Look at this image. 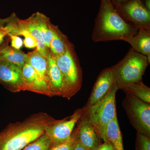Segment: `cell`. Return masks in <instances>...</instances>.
<instances>
[{
    "label": "cell",
    "mask_w": 150,
    "mask_h": 150,
    "mask_svg": "<svg viewBox=\"0 0 150 150\" xmlns=\"http://www.w3.org/2000/svg\"><path fill=\"white\" fill-rule=\"evenodd\" d=\"M56 121L45 114H39L11 125L0 132V150H22L45 134Z\"/></svg>",
    "instance_id": "6da1fadb"
},
{
    "label": "cell",
    "mask_w": 150,
    "mask_h": 150,
    "mask_svg": "<svg viewBox=\"0 0 150 150\" xmlns=\"http://www.w3.org/2000/svg\"><path fill=\"white\" fill-rule=\"evenodd\" d=\"M138 28L123 19L111 0H101L91 38L94 42L123 40L136 34Z\"/></svg>",
    "instance_id": "7a4b0ae2"
},
{
    "label": "cell",
    "mask_w": 150,
    "mask_h": 150,
    "mask_svg": "<svg viewBox=\"0 0 150 150\" xmlns=\"http://www.w3.org/2000/svg\"><path fill=\"white\" fill-rule=\"evenodd\" d=\"M147 57L132 48L118 64L110 67L114 77V83L118 89L121 87L142 80L148 65Z\"/></svg>",
    "instance_id": "3957f363"
},
{
    "label": "cell",
    "mask_w": 150,
    "mask_h": 150,
    "mask_svg": "<svg viewBox=\"0 0 150 150\" xmlns=\"http://www.w3.org/2000/svg\"><path fill=\"white\" fill-rule=\"evenodd\" d=\"M55 58L63 76L67 98L69 99L80 90L82 84V70L74 46L71 43L64 54Z\"/></svg>",
    "instance_id": "277c9868"
},
{
    "label": "cell",
    "mask_w": 150,
    "mask_h": 150,
    "mask_svg": "<svg viewBox=\"0 0 150 150\" xmlns=\"http://www.w3.org/2000/svg\"><path fill=\"white\" fill-rule=\"evenodd\" d=\"M115 84L104 98L99 102L84 109L83 115L103 139L106 126L117 116L115 94L118 90Z\"/></svg>",
    "instance_id": "5b68a950"
},
{
    "label": "cell",
    "mask_w": 150,
    "mask_h": 150,
    "mask_svg": "<svg viewBox=\"0 0 150 150\" xmlns=\"http://www.w3.org/2000/svg\"><path fill=\"white\" fill-rule=\"evenodd\" d=\"M129 122L137 133L150 137V103L126 94L122 103Z\"/></svg>",
    "instance_id": "8992f818"
},
{
    "label": "cell",
    "mask_w": 150,
    "mask_h": 150,
    "mask_svg": "<svg viewBox=\"0 0 150 150\" xmlns=\"http://www.w3.org/2000/svg\"><path fill=\"white\" fill-rule=\"evenodd\" d=\"M112 3L118 13L126 21L131 22L138 29H150V11L146 8L142 0Z\"/></svg>",
    "instance_id": "52a82bcc"
},
{
    "label": "cell",
    "mask_w": 150,
    "mask_h": 150,
    "mask_svg": "<svg viewBox=\"0 0 150 150\" xmlns=\"http://www.w3.org/2000/svg\"><path fill=\"white\" fill-rule=\"evenodd\" d=\"M83 108L75 111L72 115L67 118L57 121L46 129L45 134L48 137L51 145L67 142L71 138V134L76 123L83 115Z\"/></svg>",
    "instance_id": "ba28073f"
},
{
    "label": "cell",
    "mask_w": 150,
    "mask_h": 150,
    "mask_svg": "<svg viewBox=\"0 0 150 150\" xmlns=\"http://www.w3.org/2000/svg\"><path fill=\"white\" fill-rule=\"evenodd\" d=\"M26 54L27 62L34 68L37 77L32 91L52 95L48 81V58L36 49Z\"/></svg>",
    "instance_id": "9c48e42d"
},
{
    "label": "cell",
    "mask_w": 150,
    "mask_h": 150,
    "mask_svg": "<svg viewBox=\"0 0 150 150\" xmlns=\"http://www.w3.org/2000/svg\"><path fill=\"white\" fill-rule=\"evenodd\" d=\"M0 82L14 90H24L22 68L9 62L0 61Z\"/></svg>",
    "instance_id": "30bf717a"
},
{
    "label": "cell",
    "mask_w": 150,
    "mask_h": 150,
    "mask_svg": "<svg viewBox=\"0 0 150 150\" xmlns=\"http://www.w3.org/2000/svg\"><path fill=\"white\" fill-rule=\"evenodd\" d=\"M113 84L114 77L112 70L110 67L105 68L99 74L84 107L87 108L101 100L108 93Z\"/></svg>",
    "instance_id": "8fae6325"
},
{
    "label": "cell",
    "mask_w": 150,
    "mask_h": 150,
    "mask_svg": "<svg viewBox=\"0 0 150 150\" xmlns=\"http://www.w3.org/2000/svg\"><path fill=\"white\" fill-rule=\"evenodd\" d=\"M79 121L75 134L76 140L87 150H96L100 144L99 134L83 115Z\"/></svg>",
    "instance_id": "7c38bea8"
},
{
    "label": "cell",
    "mask_w": 150,
    "mask_h": 150,
    "mask_svg": "<svg viewBox=\"0 0 150 150\" xmlns=\"http://www.w3.org/2000/svg\"><path fill=\"white\" fill-rule=\"evenodd\" d=\"M48 59V81L51 95L67 98V91L62 73L56 64L55 56L51 52Z\"/></svg>",
    "instance_id": "4fadbf2b"
},
{
    "label": "cell",
    "mask_w": 150,
    "mask_h": 150,
    "mask_svg": "<svg viewBox=\"0 0 150 150\" xmlns=\"http://www.w3.org/2000/svg\"><path fill=\"white\" fill-rule=\"evenodd\" d=\"M123 40L129 43L135 51L146 56L150 63V29L140 28L136 34Z\"/></svg>",
    "instance_id": "5bb4252c"
},
{
    "label": "cell",
    "mask_w": 150,
    "mask_h": 150,
    "mask_svg": "<svg viewBox=\"0 0 150 150\" xmlns=\"http://www.w3.org/2000/svg\"><path fill=\"white\" fill-rule=\"evenodd\" d=\"M31 16L42 35L45 45L50 50V43L54 36L56 25L51 23L49 18L39 12L33 14Z\"/></svg>",
    "instance_id": "9a60e30c"
},
{
    "label": "cell",
    "mask_w": 150,
    "mask_h": 150,
    "mask_svg": "<svg viewBox=\"0 0 150 150\" xmlns=\"http://www.w3.org/2000/svg\"><path fill=\"white\" fill-rule=\"evenodd\" d=\"M103 139L111 144L114 150H124L123 139L117 116L106 126Z\"/></svg>",
    "instance_id": "2e32d148"
},
{
    "label": "cell",
    "mask_w": 150,
    "mask_h": 150,
    "mask_svg": "<svg viewBox=\"0 0 150 150\" xmlns=\"http://www.w3.org/2000/svg\"><path fill=\"white\" fill-rule=\"evenodd\" d=\"M0 61L9 62L22 68L27 62V54L6 43L0 48Z\"/></svg>",
    "instance_id": "e0dca14e"
},
{
    "label": "cell",
    "mask_w": 150,
    "mask_h": 150,
    "mask_svg": "<svg viewBox=\"0 0 150 150\" xmlns=\"http://www.w3.org/2000/svg\"><path fill=\"white\" fill-rule=\"evenodd\" d=\"M20 25L22 28L26 30L36 39L38 46L36 49L43 56L48 58L50 51L46 46L42 35L33 21L32 16L25 20L20 19Z\"/></svg>",
    "instance_id": "ac0fdd59"
},
{
    "label": "cell",
    "mask_w": 150,
    "mask_h": 150,
    "mask_svg": "<svg viewBox=\"0 0 150 150\" xmlns=\"http://www.w3.org/2000/svg\"><path fill=\"white\" fill-rule=\"evenodd\" d=\"M19 21L14 13L7 18L0 19V48L5 44L6 37H10V34L15 35L19 31Z\"/></svg>",
    "instance_id": "d6986e66"
},
{
    "label": "cell",
    "mask_w": 150,
    "mask_h": 150,
    "mask_svg": "<svg viewBox=\"0 0 150 150\" xmlns=\"http://www.w3.org/2000/svg\"><path fill=\"white\" fill-rule=\"evenodd\" d=\"M68 37L55 26L54 35L50 43V52L55 57L64 54L71 44Z\"/></svg>",
    "instance_id": "ffe728a7"
},
{
    "label": "cell",
    "mask_w": 150,
    "mask_h": 150,
    "mask_svg": "<svg viewBox=\"0 0 150 150\" xmlns=\"http://www.w3.org/2000/svg\"><path fill=\"white\" fill-rule=\"evenodd\" d=\"M120 89H122L126 94L131 95L145 102L150 103V88L146 85L142 80L125 85L121 87Z\"/></svg>",
    "instance_id": "44dd1931"
},
{
    "label": "cell",
    "mask_w": 150,
    "mask_h": 150,
    "mask_svg": "<svg viewBox=\"0 0 150 150\" xmlns=\"http://www.w3.org/2000/svg\"><path fill=\"white\" fill-rule=\"evenodd\" d=\"M22 71L24 80V90L32 91L37 78L35 69L27 62L22 67Z\"/></svg>",
    "instance_id": "7402d4cb"
},
{
    "label": "cell",
    "mask_w": 150,
    "mask_h": 150,
    "mask_svg": "<svg viewBox=\"0 0 150 150\" xmlns=\"http://www.w3.org/2000/svg\"><path fill=\"white\" fill-rule=\"evenodd\" d=\"M51 146L50 140L45 134L21 150H48Z\"/></svg>",
    "instance_id": "603a6c76"
},
{
    "label": "cell",
    "mask_w": 150,
    "mask_h": 150,
    "mask_svg": "<svg viewBox=\"0 0 150 150\" xmlns=\"http://www.w3.org/2000/svg\"><path fill=\"white\" fill-rule=\"evenodd\" d=\"M20 24V21H19ZM20 29L18 32L15 35H22L24 37V40H23V43L25 47L28 48H33L36 47L37 48L38 43L36 39L31 34L28 32L26 30L23 29L21 27Z\"/></svg>",
    "instance_id": "cb8c5ba5"
},
{
    "label": "cell",
    "mask_w": 150,
    "mask_h": 150,
    "mask_svg": "<svg viewBox=\"0 0 150 150\" xmlns=\"http://www.w3.org/2000/svg\"><path fill=\"white\" fill-rule=\"evenodd\" d=\"M136 150H150V139L144 134L137 133Z\"/></svg>",
    "instance_id": "d4e9b609"
},
{
    "label": "cell",
    "mask_w": 150,
    "mask_h": 150,
    "mask_svg": "<svg viewBox=\"0 0 150 150\" xmlns=\"http://www.w3.org/2000/svg\"><path fill=\"white\" fill-rule=\"evenodd\" d=\"M76 143L75 134L67 142L57 144L51 145L48 150H74Z\"/></svg>",
    "instance_id": "484cf974"
},
{
    "label": "cell",
    "mask_w": 150,
    "mask_h": 150,
    "mask_svg": "<svg viewBox=\"0 0 150 150\" xmlns=\"http://www.w3.org/2000/svg\"><path fill=\"white\" fill-rule=\"evenodd\" d=\"M10 38L11 40V47L15 49L20 50L23 46V42L21 38L16 35L10 34Z\"/></svg>",
    "instance_id": "4316f807"
},
{
    "label": "cell",
    "mask_w": 150,
    "mask_h": 150,
    "mask_svg": "<svg viewBox=\"0 0 150 150\" xmlns=\"http://www.w3.org/2000/svg\"><path fill=\"white\" fill-rule=\"evenodd\" d=\"M96 150H114L111 144L108 142H105L103 144L100 145Z\"/></svg>",
    "instance_id": "83f0119b"
},
{
    "label": "cell",
    "mask_w": 150,
    "mask_h": 150,
    "mask_svg": "<svg viewBox=\"0 0 150 150\" xmlns=\"http://www.w3.org/2000/svg\"><path fill=\"white\" fill-rule=\"evenodd\" d=\"M74 150H87L83 146H82L80 143H79L76 140V143L75 144Z\"/></svg>",
    "instance_id": "f1b7e54d"
},
{
    "label": "cell",
    "mask_w": 150,
    "mask_h": 150,
    "mask_svg": "<svg viewBox=\"0 0 150 150\" xmlns=\"http://www.w3.org/2000/svg\"><path fill=\"white\" fill-rule=\"evenodd\" d=\"M111 1L117 3V4H121V3L126 2V1H128V0H111Z\"/></svg>",
    "instance_id": "f546056e"
}]
</instances>
